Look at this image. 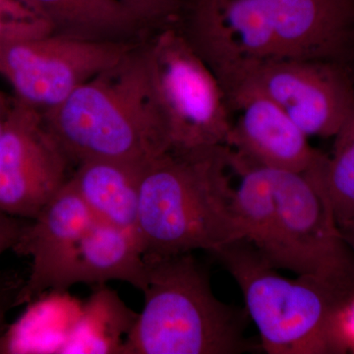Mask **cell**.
<instances>
[{
  "instance_id": "6da1fadb",
  "label": "cell",
  "mask_w": 354,
  "mask_h": 354,
  "mask_svg": "<svg viewBox=\"0 0 354 354\" xmlns=\"http://www.w3.org/2000/svg\"><path fill=\"white\" fill-rule=\"evenodd\" d=\"M230 148L171 150L142 169L137 234L144 257L204 250L243 239L234 213Z\"/></svg>"
},
{
  "instance_id": "7a4b0ae2",
  "label": "cell",
  "mask_w": 354,
  "mask_h": 354,
  "mask_svg": "<svg viewBox=\"0 0 354 354\" xmlns=\"http://www.w3.org/2000/svg\"><path fill=\"white\" fill-rule=\"evenodd\" d=\"M44 114L77 164L99 158L145 167L171 150L142 43Z\"/></svg>"
},
{
  "instance_id": "3957f363",
  "label": "cell",
  "mask_w": 354,
  "mask_h": 354,
  "mask_svg": "<svg viewBox=\"0 0 354 354\" xmlns=\"http://www.w3.org/2000/svg\"><path fill=\"white\" fill-rule=\"evenodd\" d=\"M145 297L122 353L239 354L252 349L245 308L221 301L192 253L144 257Z\"/></svg>"
},
{
  "instance_id": "277c9868",
  "label": "cell",
  "mask_w": 354,
  "mask_h": 354,
  "mask_svg": "<svg viewBox=\"0 0 354 354\" xmlns=\"http://www.w3.org/2000/svg\"><path fill=\"white\" fill-rule=\"evenodd\" d=\"M241 288L269 354L348 353L342 313L354 295L309 277L281 276L245 239L213 253Z\"/></svg>"
},
{
  "instance_id": "5b68a950",
  "label": "cell",
  "mask_w": 354,
  "mask_h": 354,
  "mask_svg": "<svg viewBox=\"0 0 354 354\" xmlns=\"http://www.w3.org/2000/svg\"><path fill=\"white\" fill-rule=\"evenodd\" d=\"M142 46L171 149L225 145L232 128L227 94L183 30L165 26Z\"/></svg>"
},
{
  "instance_id": "8992f818",
  "label": "cell",
  "mask_w": 354,
  "mask_h": 354,
  "mask_svg": "<svg viewBox=\"0 0 354 354\" xmlns=\"http://www.w3.org/2000/svg\"><path fill=\"white\" fill-rule=\"evenodd\" d=\"M271 171L278 227L270 264L354 295V250L315 167L304 174Z\"/></svg>"
},
{
  "instance_id": "52a82bcc",
  "label": "cell",
  "mask_w": 354,
  "mask_h": 354,
  "mask_svg": "<svg viewBox=\"0 0 354 354\" xmlns=\"http://www.w3.org/2000/svg\"><path fill=\"white\" fill-rule=\"evenodd\" d=\"M255 60L344 65L354 53V0H227Z\"/></svg>"
},
{
  "instance_id": "ba28073f",
  "label": "cell",
  "mask_w": 354,
  "mask_h": 354,
  "mask_svg": "<svg viewBox=\"0 0 354 354\" xmlns=\"http://www.w3.org/2000/svg\"><path fill=\"white\" fill-rule=\"evenodd\" d=\"M137 41H88L50 34L0 44V76L23 104L46 111L120 62Z\"/></svg>"
},
{
  "instance_id": "9c48e42d",
  "label": "cell",
  "mask_w": 354,
  "mask_h": 354,
  "mask_svg": "<svg viewBox=\"0 0 354 354\" xmlns=\"http://www.w3.org/2000/svg\"><path fill=\"white\" fill-rule=\"evenodd\" d=\"M243 81L281 106L307 136L334 137L354 108V86L344 65L302 59L249 62L218 77Z\"/></svg>"
},
{
  "instance_id": "30bf717a",
  "label": "cell",
  "mask_w": 354,
  "mask_h": 354,
  "mask_svg": "<svg viewBox=\"0 0 354 354\" xmlns=\"http://www.w3.org/2000/svg\"><path fill=\"white\" fill-rule=\"evenodd\" d=\"M70 162L44 111L14 99L0 137V209L34 220L68 181Z\"/></svg>"
},
{
  "instance_id": "8fae6325",
  "label": "cell",
  "mask_w": 354,
  "mask_h": 354,
  "mask_svg": "<svg viewBox=\"0 0 354 354\" xmlns=\"http://www.w3.org/2000/svg\"><path fill=\"white\" fill-rule=\"evenodd\" d=\"M232 128L227 144L249 164L304 174L324 158L288 114L259 88L243 81L221 83Z\"/></svg>"
},
{
  "instance_id": "7c38bea8",
  "label": "cell",
  "mask_w": 354,
  "mask_h": 354,
  "mask_svg": "<svg viewBox=\"0 0 354 354\" xmlns=\"http://www.w3.org/2000/svg\"><path fill=\"white\" fill-rule=\"evenodd\" d=\"M95 218L68 179L39 215L27 223L14 249L32 258L31 272L21 288L18 305L32 301L44 291L55 290L74 247Z\"/></svg>"
},
{
  "instance_id": "4fadbf2b",
  "label": "cell",
  "mask_w": 354,
  "mask_h": 354,
  "mask_svg": "<svg viewBox=\"0 0 354 354\" xmlns=\"http://www.w3.org/2000/svg\"><path fill=\"white\" fill-rule=\"evenodd\" d=\"M109 281H125L142 290L144 254L137 234L95 218L74 247L55 290Z\"/></svg>"
},
{
  "instance_id": "5bb4252c",
  "label": "cell",
  "mask_w": 354,
  "mask_h": 354,
  "mask_svg": "<svg viewBox=\"0 0 354 354\" xmlns=\"http://www.w3.org/2000/svg\"><path fill=\"white\" fill-rule=\"evenodd\" d=\"M143 167L118 160H84L69 180L95 218L137 234Z\"/></svg>"
},
{
  "instance_id": "9a60e30c",
  "label": "cell",
  "mask_w": 354,
  "mask_h": 354,
  "mask_svg": "<svg viewBox=\"0 0 354 354\" xmlns=\"http://www.w3.org/2000/svg\"><path fill=\"white\" fill-rule=\"evenodd\" d=\"M53 34L101 41H136L142 29L118 0H31Z\"/></svg>"
},
{
  "instance_id": "2e32d148",
  "label": "cell",
  "mask_w": 354,
  "mask_h": 354,
  "mask_svg": "<svg viewBox=\"0 0 354 354\" xmlns=\"http://www.w3.org/2000/svg\"><path fill=\"white\" fill-rule=\"evenodd\" d=\"M232 172L239 177L234 188V208L244 239L269 262L278 227V208L274 197L272 171L269 167L249 164L230 150Z\"/></svg>"
},
{
  "instance_id": "e0dca14e",
  "label": "cell",
  "mask_w": 354,
  "mask_h": 354,
  "mask_svg": "<svg viewBox=\"0 0 354 354\" xmlns=\"http://www.w3.org/2000/svg\"><path fill=\"white\" fill-rule=\"evenodd\" d=\"M334 137L332 156H324L315 169L342 230L354 223V108Z\"/></svg>"
},
{
  "instance_id": "ac0fdd59",
  "label": "cell",
  "mask_w": 354,
  "mask_h": 354,
  "mask_svg": "<svg viewBox=\"0 0 354 354\" xmlns=\"http://www.w3.org/2000/svg\"><path fill=\"white\" fill-rule=\"evenodd\" d=\"M53 34V26L31 0H0V44Z\"/></svg>"
},
{
  "instance_id": "d6986e66",
  "label": "cell",
  "mask_w": 354,
  "mask_h": 354,
  "mask_svg": "<svg viewBox=\"0 0 354 354\" xmlns=\"http://www.w3.org/2000/svg\"><path fill=\"white\" fill-rule=\"evenodd\" d=\"M135 22L145 31L150 28L176 24L183 8V0H118Z\"/></svg>"
},
{
  "instance_id": "ffe728a7",
  "label": "cell",
  "mask_w": 354,
  "mask_h": 354,
  "mask_svg": "<svg viewBox=\"0 0 354 354\" xmlns=\"http://www.w3.org/2000/svg\"><path fill=\"white\" fill-rule=\"evenodd\" d=\"M24 281L0 276V344L7 332V315L18 305V297Z\"/></svg>"
},
{
  "instance_id": "44dd1931",
  "label": "cell",
  "mask_w": 354,
  "mask_h": 354,
  "mask_svg": "<svg viewBox=\"0 0 354 354\" xmlns=\"http://www.w3.org/2000/svg\"><path fill=\"white\" fill-rule=\"evenodd\" d=\"M27 220L16 218L0 209V256L15 249L27 227Z\"/></svg>"
},
{
  "instance_id": "7402d4cb",
  "label": "cell",
  "mask_w": 354,
  "mask_h": 354,
  "mask_svg": "<svg viewBox=\"0 0 354 354\" xmlns=\"http://www.w3.org/2000/svg\"><path fill=\"white\" fill-rule=\"evenodd\" d=\"M342 323V332L348 344V351L354 353V297L344 310Z\"/></svg>"
},
{
  "instance_id": "603a6c76",
  "label": "cell",
  "mask_w": 354,
  "mask_h": 354,
  "mask_svg": "<svg viewBox=\"0 0 354 354\" xmlns=\"http://www.w3.org/2000/svg\"><path fill=\"white\" fill-rule=\"evenodd\" d=\"M11 104H12V101H8L6 95L0 92V137H1L2 132H3L4 127H6Z\"/></svg>"
},
{
  "instance_id": "cb8c5ba5",
  "label": "cell",
  "mask_w": 354,
  "mask_h": 354,
  "mask_svg": "<svg viewBox=\"0 0 354 354\" xmlns=\"http://www.w3.org/2000/svg\"><path fill=\"white\" fill-rule=\"evenodd\" d=\"M346 241H348L349 245L354 247V223L349 227L344 228L342 230Z\"/></svg>"
},
{
  "instance_id": "d4e9b609",
  "label": "cell",
  "mask_w": 354,
  "mask_h": 354,
  "mask_svg": "<svg viewBox=\"0 0 354 354\" xmlns=\"http://www.w3.org/2000/svg\"><path fill=\"white\" fill-rule=\"evenodd\" d=\"M353 250H354V249H353Z\"/></svg>"
}]
</instances>
